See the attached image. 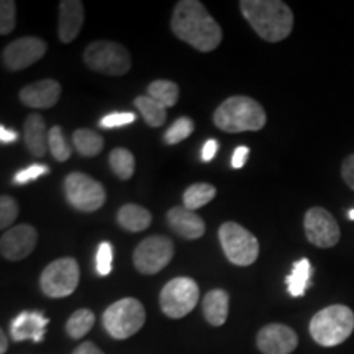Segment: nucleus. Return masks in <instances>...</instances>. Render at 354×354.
Instances as JSON below:
<instances>
[{"instance_id":"1","label":"nucleus","mask_w":354,"mask_h":354,"mask_svg":"<svg viewBox=\"0 0 354 354\" xmlns=\"http://www.w3.org/2000/svg\"><path fill=\"white\" fill-rule=\"evenodd\" d=\"M171 28L177 38L202 53L216 50L223 39L221 26L198 0H180L176 3Z\"/></svg>"},{"instance_id":"2","label":"nucleus","mask_w":354,"mask_h":354,"mask_svg":"<svg viewBox=\"0 0 354 354\" xmlns=\"http://www.w3.org/2000/svg\"><path fill=\"white\" fill-rule=\"evenodd\" d=\"M240 10L264 41H282L294 28V13L281 0H241Z\"/></svg>"},{"instance_id":"3","label":"nucleus","mask_w":354,"mask_h":354,"mask_svg":"<svg viewBox=\"0 0 354 354\" xmlns=\"http://www.w3.org/2000/svg\"><path fill=\"white\" fill-rule=\"evenodd\" d=\"M266 112L259 102L246 95L230 97L215 110L214 123L221 131H259L266 125Z\"/></svg>"},{"instance_id":"4","label":"nucleus","mask_w":354,"mask_h":354,"mask_svg":"<svg viewBox=\"0 0 354 354\" xmlns=\"http://www.w3.org/2000/svg\"><path fill=\"white\" fill-rule=\"evenodd\" d=\"M308 330L320 346H338L354 331L353 310L346 305H330L313 315Z\"/></svg>"},{"instance_id":"5","label":"nucleus","mask_w":354,"mask_h":354,"mask_svg":"<svg viewBox=\"0 0 354 354\" xmlns=\"http://www.w3.org/2000/svg\"><path fill=\"white\" fill-rule=\"evenodd\" d=\"M146 310L140 300L125 297L117 300L104 312L102 323L107 333L115 339H127L143 328Z\"/></svg>"},{"instance_id":"6","label":"nucleus","mask_w":354,"mask_h":354,"mask_svg":"<svg viewBox=\"0 0 354 354\" xmlns=\"http://www.w3.org/2000/svg\"><path fill=\"white\" fill-rule=\"evenodd\" d=\"M88 69L107 76H125L131 68V56L125 46L115 41H94L84 51Z\"/></svg>"},{"instance_id":"7","label":"nucleus","mask_w":354,"mask_h":354,"mask_svg":"<svg viewBox=\"0 0 354 354\" xmlns=\"http://www.w3.org/2000/svg\"><path fill=\"white\" fill-rule=\"evenodd\" d=\"M218 238L227 259L234 266H251L259 256V243L250 230L227 221L218 230Z\"/></svg>"},{"instance_id":"8","label":"nucleus","mask_w":354,"mask_h":354,"mask_svg":"<svg viewBox=\"0 0 354 354\" xmlns=\"http://www.w3.org/2000/svg\"><path fill=\"white\" fill-rule=\"evenodd\" d=\"M64 196L69 205L84 214H92L104 207L107 192L104 185L84 172H71L64 179Z\"/></svg>"},{"instance_id":"9","label":"nucleus","mask_w":354,"mask_h":354,"mask_svg":"<svg viewBox=\"0 0 354 354\" xmlns=\"http://www.w3.org/2000/svg\"><path fill=\"white\" fill-rule=\"evenodd\" d=\"M198 297H201V290L194 279L176 277L162 287L159 304L165 315L169 318H183L196 308Z\"/></svg>"},{"instance_id":"10","label":"nucleus","mask_w":354,"mask_h":354,"mask_svg":"<svg viewBox=\"0 0 354 354\" xmlns=\"http://www.w3.org/2000/svg\"><path fill=\"white\" fill-rule=\"evenodd\" d=\"M79 277V264L73 258H61L48 264L41 272L39 286L44 295L51 299H63L73 294L77 289Z\"/></svg>"},{"instance_id":"11","label":"nucleus","mask_w":354,"mask_h":354,"mask_svg":"<svg viewBox=\"0 0 354 354\" xmlns=\"http://www.w3.org/2000/svg\"><path fill=\"white\" fill-rule=\"evenodd\" d=\"M174 256V243L162 234L145 238L133 253V264L138 272L153 276L166 268Z\"/></svg>"},{"instance_id":"12","label":"nucleus","mask_w":354,"mask_h":354,"mask_svg":"<svg viewBox=\"0 0 354 354\" xmlns=\"http://www.w3.org/2000/svg\"><path fill=\"white\" fill-rule=\"evenodd\" d=\"M304 228L307 240L318 248H333L342 238L338 221L322 207H313L305 214Z\"/></svg>"},{"instance_id":"13","label":"nucleus","mask_w":354,"mask_h":354,"mask_svg":"<svg viewBox=\"0 0 354 354\" xmlns=\"http://www.w3.org/2000/svg\"><path fill=\"white\" fill-rule=\"evenodd\" d=\"M48 44L41 38L25 37L7 44L2 51V64L10 71H21L38 63L46 55Z\"/></svg>"},{"instance_id":"14","label":"nucleus","mask_w":354,"mask_h":354,"mask_svg":"<svg viewBox=\"0 0 354 354\" xmlns=\"http://www.w3.org/2000/svg\"><path fill=\"white\" fill-rule=\"evenodd\" d=\"M38 233L32 225H19L8 228L0 240V253L7 261H20L33 253L37 248Z\"/></svg>"},{"instance_id":"15","label":"nucleus","mask_w":354,"mask_h":354,"mask_svg":"<svg viewBox=\"0 0 354 354\" xmlns=\"http://www.w3.org/2000/svg\"><path fill=\"white\" fill-rule=\"evenodd\" d=\"M256 344L263 354H290L297 348L299 336L290 326L271 323L259 330Z\"/></svg>"},{"instance_id":"16","label":"nucleus","mask_w":354,"mask_h":354,"mask_svg":"<svg viewBox=\"0 0 354 354\" xmlns=\"http://www.w3.org/2000/svg\"><path fill=\"white\" fill-rule=\"evenodd\" d=\"M61 97V86L55 79H43L20 91L21 104L30 109H51Z\"/></svg>"},{"instance_id":"17","label":"nucleus","mask_w":354,"mask_h":354,"mask_svg":"<svg viewBox=\"0 0 354 354\" xmlns=\"http://www.w3.org/2000/svg\"><path fill=\"white\" fill-rule=\"evenodd\" d=\"M167 223L177 234L185 240H198L205 233V221L196 212L185 209V207H172L166 215Z\"/></svg>"},{"instance_id":"18","label":"nucleus","mask_w":354,"mask_h":354,"mask_svg":"<svg viewBox=\"0 0 354 354\" xmlns=\"http://www.w3.org/2000/svg\"><path fill=\"white\" fill-rule=\"evenodd\" d=\"M84 25V3L81 0H63L59 3V25L57 35L63 43H71L77 38Z\"/></svg>"},{"instance_id":"19","label":"nucleus","mask_w":354,"mask_h":354,"mask_svg":"<svg viewBox=\"0 0 354 354\" xmlns=\"http://www.w3.org/2000/svg\"><path fill=\"white\" fill-rule=\"evenodd\" d=\"M48 325V318H44L38 312H24L15 318L12 323L10 333L15 342H24V339H33V342H41L44 328Z\"/></svg>"},{"instance_id":"20","label":"nucleus","mask_w":354,"mask_h":354,"mask_svg":"<svg viewBox=\"0 0 354 354\" xmlns=\"http://www.w3.org/2000/svg\"><path fill=\"white\" fill-rule=\"evenodd\" d=\"M24 138L28 151L37 158H43L46 154L48 135L46 125H44L43 117L39 113L28 115L24 127Z\"/></svg>"},{"instance_id":"21","label":"nucleus","mask_w":354,"mask_h":354,"mask_svg":"<svg viewBox=\"0 0 354 354\" xmlns=\"http://www.w3.org/2000/svg\"><path fill=\"white\" fill-rule=\"evenodd\" d=\"M202 310L205 320L214 326H221L228 318L230 295L227 290L215 289L205 294L202 302Z\"/></svg>"},{"instance_id":"22","label":"nucleus","mask_w":354,"mask_h":354,"mask_svg":"<svg viewBox=\"0 0 354 354\" xmlns=\"http://www.w3.org/2000/svg\"><path fill=\"white\" fill-rule=\"evenodd\" d=\"M118 225L123 230H128V232L138 233L143 232L151 225L153 216L149 214V210H146L145 207L136 205V203H127L123 205L120 210H118L117 215Z\"/></svg>"},{"instance_id":"23","label":"nucleus","mask_w":354,"mask_h":354,"mask_svg":"<svg viewBox=\"0 0 354 354\" xmlns=\"http://www.w3.org/2000/svg\"><path fill=\"white\" fill-rule=\"evenodd\" d=\"M310 277H312V264L307 258L297 261L292 268V272L287 276V290L292 297H302L310 286Z\"/></svg>"},{"instance_id":"24","label":"nucleus","mask_w":354,"mask_h":354,"mask_svg":"<svg viewBox=\"0 0 354 354\" xmlns=\"http://www.w3.org/2000/svg\"><path fill=\"white\" fill-rule=\"evenodd\" d=\"M73 145L81 156L94 158L104 149V138L88 128H79L73 135Z\"/></svg>"},{"instance_id":"25","label":"nucleus","mask_w":354,"mask_h":354,"mask_svg":"<svg viewBox=\"0 0 354 354\" xmlns=\"http://www.w3.org/2000/svg\"><path fill=\"white\" fill-rule=\"evenodd\" d=\"M135 107L138 109V112L141 113V117H143L146 125H149L153 128L165 125V122L167 118L166 107H162L161 104H158V102L151 99L149 95H138V97H136Z\"/></svg>"},{"instance_id":"26","label":"nucleus","mask_w":354,"mask_h":354,"mask_svg":"<svg viewBox=\"0 0 354 354\" xmlns=\"http://www.w3.org/2000/svg\"><path fill=\"white\" fill-rule=\"evenodd\" d=\"M148 95L161 104L162 107L169 109L174 107L179 100V87L176 82L166 81V79H159V81H153L148 86Z\"/></svg>"},{"instance_id":"27","label":"nucleus","mask_w":354,"mask_h":354,"mask_svg":"<svg viewBox=\"0 0 354 354\" xmlns=\"http://www.w3.org/2000/svg\"><path fill=\"white\" fill-rule=\"evenodd\" d=\"M215 196H216V189L214 185L205 184V183L192 184L190 187L185 189L184 192V207L194 212L214 201Z\"/></svg>"},{"instance_id":"28","label":"nucleus","mask_w":354,"mask_h":354,"mask_svg":"<svg viewBox=\"0 0 354 354\" xmlns=\"http://www.w3.org/2000/svg\"><path fill=\"white\" fill-rule=\"evenodd\" d=\"M94 323H95L94 312L88 308H81L69 317L68 323H66V331H68V335L73 339H79L82 338V336H86L88 331L92 330Z\"/></svg>"},{"instance_id":"29","label":"nucleus","mask_w":354,"mask_h":354,"mask_svg":"<svg viewBox=\"0 0 354 354\" xmlns=\"http://www.w3.org/2000/svg\"><path fill=\"white\" fill-rule=\"evenodd\" d=\"M109 162L115 176L122 180L131 179L135 174V156L125 148H115L109 156Z\"/></svg>"},{"instance_id":"30","label":"nucleus","mask_w":354,"mask_h":354,"mask_svg":"<svg viewBox=\"0 0 354 354\" xmlns=\"http://www.w3.org/2000/svg\"><path fill=\"white\" fill-rule=\"evenodd\" d=\"M48 148H50L53 158L59 162L68 161L71 158V153H73L69 143L64 138L63 130H61V127L57 125L53 127L51 130L48 131Z\"/></svg>"},{"instance_id":"31","label":"nucleus","mask_w":354,"mask_h":354,"mask_svg":"<svg viewBox=\"0 0 354 354\" xmlns=\"http://www.w3.org/2000/svg\"><path fill=\"white\" fill-rule=\"evenodd\" d=\"M194 122L190 120L189 117H180L172 123V125L167 128V131L165 133V143L166 145H177L180 141H184L185 138H189L194 131Z\"/></svg>"},{"instance_id":"32","label":"nucleus","mask_w":354,"mask_h":354,"mask_svg":"<svg viewBox=\"0 0 354 354\" xmlns=\"http://www.w3.org/2000/svg\"><path fill=\"white\" fill-rule=\"evenodd\" d=\"M19 216V205L10 196L0 197V228L7 230Z\"/></svg>"},{"instance_id":"33","label":"nucleus","mask_w":354,"mask_h":354,"mask_svg":"<svg viewBox=\"0 0 354 354\" xmlns=\"http://www.w3.org/2000/svg\"><path fill=\"white\" fill-rule=\"evenodd\" d=\"M17 8L13 0H2L0 2V35L12 33L15 28Z\"/></svg>"},{"instance_id":"34","label":"nucleus","mask_w":354,"mask_h":354,"mask_svg":"<svg viewBox=\"0 0 354 354\" xmlns=\"http://www.w3.org/2000/svg\"><path fill=\"white\" fill-rule=\"evenodd\" d=\"M113 264V246L109 241L100 243L99 250H97V272L100 276H109L112 272Z\"/></svg>"},{"instance_id":"35","label":"nucleus","mask_w":354,"mask_h":354,"mask_svg":"<svg viewBox=\"0 0 354 354\" xmlns=\"http://www.w3.org/2000/svg\"><path fill=\"white\" fill-rule=\"evenodd\" d=\"M135 120H136L135 113H131V112L109 113L100 120V127L102 128H118V127L130 125V123H133Z\"/></svg>"},{"instance_id":"36","label":"nucleus","mask_w":354,"mask_h":354,"mask_svg":"<svg viewBox=\"0 0 354 354\" xmlns=\"http://www.w3.org/2000/svg\"><path fill=\"white\" fill-rule=\"evenodd\" d=\"M50 172V167L44 166V165H32L28 166L26 169L17 172L15 179L13 183L15 184H26V183H32V180H37L38 177H41L44 174Z\"/></svg>"},{"instance_id":"37","label":"nucleus","mask_w":354,"mask_h":354,"mask_svg":"<svg viewBox=\"0 0 354 354\" xmlns=\"http://www.w3.org/2000/svg\"><path fill=\"white\" fill-rule=\"evenodd\" d=\"M342 176L344 183L354 190V154H349V156L343 161Z\"/></svg>"},{"instance_id":"38","label":"nucleus","mask_w":354,"mask_h":354,"mask_svg":"<svg viewBox=\"0 0 354 354\" xmlns=\"http://www.w3.org/2000/svg\"><path fill=\"white\" fill-rule=\"evenodd\" d=\"M248 154H250V149H248L246 146H238V148L234 149L233 158H232V166L234 169H241V167L246 165Z\"/></svg>"},{"instance_id":"39","label":"nucleus","mask_w":354,"mask_h":354,"mask_svg":"<svg viewBox=\"0 0 354 354\" xmlns=\"http://www.w3.org/2000/svg\"><path fill=\"white\" fill-rule=\"evenodd\" d=\"M216 151H218V141L214 140V138H210L205 145H203V148H202V159H203V161H207V162L212 161V159L215 158Z\"/></svg>"},{"instance_id":"40","label":"nucleus","mask_w":354,"mask_h":354,"mask_svg":"<svg viewBox=\"0 0 354 354\" xmlns=\"http://www.w3.org/2000/svg\"><path fill=\"white\" fill-rule=\"evenodd\" d=\"M73 354H104L102 349H99L92 342H84L82 344L74 349Z\"/></svg>"},{"instance_id":"41","label":"nucleus","mask_w":354,"mask_h":354,"mask_svg":"<svg viewBox=\"0 0 354 354\" xmlns=\"http://www.w3.org/2000/svg\"><path fill=\"white\" fill-rule=\"evenodd\" d=\"M15 140H17V133L15 131L8 130V128H6L3 125L0 127V141H2L3 145L13 143Z\"/></svg>"},{"instance_id":"42","label":"nucleus","mask_w":354,"mask_h":354,"mask_svg":"<svg viewBox=\"0 0 354 354\" xmlns=\"http://www.w3.org/2000/svg\"><path fill=\"white\" fill-rule=\"evenodd\" d=\"M8 348V342H7V335L3 331H0V354H6Z\"/></svg>"},{"instance_id":"43","label":"nucleus","mask_w":354,"mask_h":354,"mask_svg":"<svg viewBox=\"0 0 354 354\" xmlns=\"http://www.w3.org/2000/svg\"><path fill=\"white\" fill-rule=\"evenodd\" d=\"M348 216H349V220H354V209H353V210H349Z\"/></svg>"}]
</instances>
